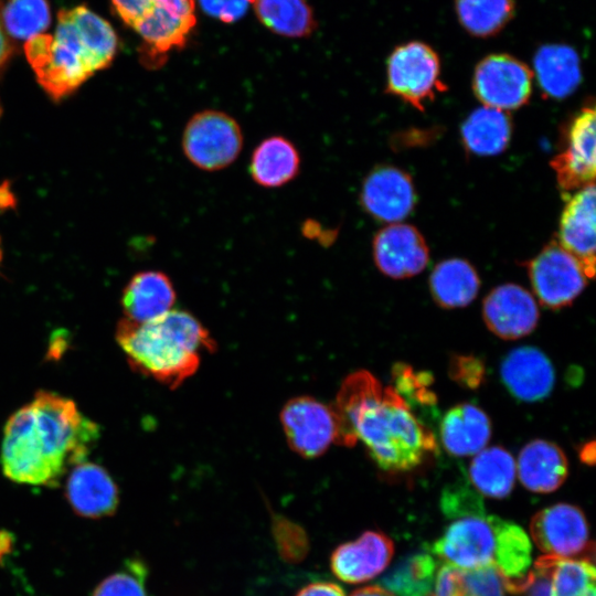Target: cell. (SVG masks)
Segmentation results:
<instances>
[{
  "label": "cell",
  "instance_id": "7402d4cb",
  "mask_svg": "<svg viewBox=\"0 0 596 596\" xmlns=\"http://www.w3.org/2000/svg\"><path fill=\"white\" fill-rule=\"evenodd\" d=\"M517 471L521 483L530 491L549 493L565 481L568 462L555 443L535 439L520 451Z\"/></svg>",
  "mask_w": 596,
  "mask_h": 596
},
{
  "label": "cell",
  "instance_id": "603a6c76",
  "mask_svg": "<svg viewBox=\"0 0 596 596\" xmlns=\"http://www.w3.org/2000/svg\"><path fill=\"white\" fill-rule=\"evenodd\" d=\"M301 158L295 143L281 135L264 138L249 159L252 180L265 189L281 188L297 178Z\"/></svg>",
  "mask_w": 596,
  "mask_h": 596
},
{
  "label": "cell",
  "instance_id": "d6a6232c",
  "mask_svg": "<svg viewBox=\"0 0 596 596\" xmlns=\"http://www.w3.org/2000/svg\"><path fill=\"white\" fill-rule=\"evenodd\" d=\"M436 563L428 555L412 557L387 579L402 596H426L432 589Z\"/></svg>",
  "mask_w": 596,
  "mask_h": 596
},
{
  "label": "cell",
  "instance_id": "60d3db41",
  "mask_svg": "<svg viewBox=\"0 0 596 596\" xmlns=\"http://www.w3.org/2000/svg\"><path fill=\"white\" fill-rule=\"evenodd\" d=\"M534 577L529 596H550V566L544 555L534 562Z\"/></svg>",
  "mask_w": 596,
  "mask_h": 596
},
{
  "label": "cell",
  "instance_id": "44dd1931",
  "mask_svg": "<svg viewBox=\"0 0 596 596\" xmlns=\"http://www.w3.org/2000/svg\"><path fill=\"white\" fill-rule=\"evenodd\" d=\"M175 290L169 276L159 270L136 274L123 291L125 319L147 322L173 309Z\"/></svg>",
  "mask_w": 596,
  "mask_h": 596
},
{
  "label": "cell",
  "instance_id": "d4e9b609",
  "mask_svg": "<svg viewBox=\"0 0 596 596\" xmlns=\"http://www.w3.org/2000/svg\"><path fill=\"white\" fill-rule=\"evenodd\" d=\"M491 423L488 415L470 403L451 407L440 423V438L446 450L454 456L478 454L488 444Z\"/></svg>",
  "mask_w": 596,
  "mask_h": 596
},
{
  "label": "cell",
  "instance_id": "d590c367",
  "mask_svg": "<svg viewBox=\"0 0 596 596\" xmlns=\"http://www.w3.org/2000/svg\"><path fill=\"white\" fill-rule=\"evenodd\" d=\"M394 379L396 392L405 400H414L421 404H435L436 395L428 390L432 377L427 373H415L404 364L395 365Z\"/></svg>",
  "mask_w": 596,
  "mask_h": 596
},
{
  "label": "cell",
  "instance_id": "5b68a950",
  "mask_svg": "<svg viewBox=\"0 0 596 596\" xmlns=\"http://www.w3.org/2000/svg\"><path fill=\"white\" fill-rule=\"evenodd\" d=\"M439 560L462 571L492 567L508 581V592L521 593L531 585L532 546L524 530L481 511L458 517L432 544Z\"/></svg>",
  "mask_w": 596,
  "mask_h": 596
},
{
  "label": "cell",
  "instance_id": "ffe728a7",
  "mask_svg": "<svg viewBox=\"0 0 596 596\" xmlns=\"http://www.w3.org/2000/svg\"><path fill=\"white\" fill-rule=\"evenodd\" d=\"M508 391L523 402H536L550 395L555 373L547 356L534 347L510 351L500 368Z\"/></svg>",
  "mask_w": 596,
  "mask_h": 596
},
{
  "label": "cell",
  "instance_id": "7a4b0ae2",
  "mask_svg": "<svg viewBox=\"0 0 596 596\" xmlns=\"http://www.w3.org/2000/svg\"><path fill=\"white\" fill-rule=\"evenodd\" d=\"M336 444L363 443L375 464L386 471L417 467L435 449L434 435L414 416L394 387H383L369 371L342 382L334 404Z\"/></svg>",
  "mask_w": 596,
  "mask_h": 596
},
{
  "label": "cell",
  "instance_id": "9c48e42d",
  "mask_svg": "<svg viewBox=\"0 0 596 596\" xmlns=\"http://www.w3.org/2000/svg\"><path fill=\"white\" fill-rule=\"evenodd\" d=\"M533 73L513 55L494 53L478 62L472 75V91L483 106L502 111L525 105L532 94Z\"/></svg>",
  "mask_w": 596,
  "mask_h": 596
},
{
  "label": "cell",
  "instance_id": "f1b7e54d",
  "mask_svg": "<svg viewBox=\"0 0 596 596\" xmlns=\"http://www.w3.org/2000/svg\"><path fill=\"white\" fill-rule=\"evenodd\" d=\"M252 4L258 20L279 35L304 38L315 30L313 12L307 0H253Z\"/></svg>",
  "mask_w": 596,
  "mask_h": 596
},
{
  "label": "cell",
  "instance_id": "b9f144b4",
  "mask_svg": "<svg viewBox=\"0 0 596 596\" xmlns=\"http://www.w3.org/2000/svg\"><path fill=\"white\" fill-rule=\"evenodd\" d=\"M295 596H345V594L338 584L319 581L304 586Z\"/></svg>",
  "mask_w": 596,
  "mask_h": 596
},
{
  "label": "cell",
  "instance_id": "cb8c5ba5",
  "mask_svg": "<svg viewBox=\"0 0 596 596\" xmlns=\"http://www.w3.org/2000/svg\"><path fill=\"white\" fill-rule=\"evenodd\" d=\"M533 66L536 82L546 97L565 98L581 83L578 53L567 44L550 43L540 46L534 54Z\"/></svg>",
  "mask_w": 596,
  "mask_h": 596
},
{
  "label": "cell",
  "instance_id": "ab89813d",
  "mask_svg": "<svg viewBox=\"0 0 596 596\" xmlns=\"http://www.w3.org/2000/svg\"><path fill=\"white\" fill-rule=\"evenodd\" d=\"M201 9L209 15L226 23L240 20L253 0H198Z\"/></svg>",
  "mask_w": 596,
  "mask_h": 596
},
{
  "label": "cell",
  "instance_id": "7dc6e473",
  "mask_svg": "<svg viewBox=\"0 0 596 596\" xmlns=\"http://www.w3.org/2000/svg\"><path fill=\"white\" fill-rule=\"evenodd\" d=\"M1 257H2V252H1V247H0V262H1Z\"/></svg>",
  "mask_w": 596,
  "mask_h": 596
},
{
  "label": "cell",
  "instance_id": "4fadbf2b",
  "mask_svg": "<svg viewBox=\"0 0 596 596\" xmlns=\"http://www.w3.org/2000/svg\"><path fill=\"white\" fill-rule=\"evenodd\" d=\"M558 187L564 192L581 190L595 180V108L584 106L564 131L562 150L552 159Z\"/></svg>",
  "mask_w": 596,
  "mask_h": 596
},
{
  "label": "cell",
  "instance_id": "3957f363",
  "mask_svg": "<svg viewBox=\"0 0 596 596\" xmlns=\"http://www.w3.org/2000/svg\"><path fill=\"white\" fill-rule=\"evenodd\" d=\"M116 51L111 25L83 6L60 11L54 34L34 35L24 45L38 82L55 99L108 66Z\"/></svg>",
  "mask_w": 596,
  "mask_h": 596
},
{
  "label": "cell",
  "instance_id": "7c38bea8",
  "mask_svg": "<svg viewBox=\"0 0 596 596\" xmlns=\"http://www.w3.org/2000/svg\"><path fill=\"white\" fill-rule=\"evenodd\" d=\"M530 532L543 555L581 558L593 553L585 515L573 504L557 503L540 510L531 520Z\"/></svg>",
  "mask_w": 596,
  "mask_h": 596
},
{
  "label": "cell",
  "instance_id": "30bf717a",
  "mask_svg": "<svg viewBox=\"0 0 596 596\" xmlns=\"http://www.w3.org/2000/svg\"><path fill=\"white\" fill-rule=\"evenodd\" d=\"M526 268L534 295L549 309L571 305L587 283L579 262L556 241L545 245Z\"/></svg>",
  "mask_w": 596,
  "mask_h": 596
},
{
  "label": "cell",
  "instance_id": "f6af8a7d",
  "mask_svg": "<svg viewBox=\"0 0 596 596\" xmlns=\"http://www.w3.org/2000/svg\"><path fill=\"white\" fill-rule=\"evenodd\" d=\"M10 46L0 26V65L8 58Z\"/></svg>",
  "mask_w": 596,
  "mask_h": 596
},
{
  "label": "cell",
  "instance_id": "74e56055",
  "mask_svg": "<svg viewBox=\"0 0 596 596\" xmlns=\"http://www.w3.org/2000/svg\"><path fill=\"white\" fill-rule=\"evenodd\" d=\"M449 374L457 383L469 389H476L482 382L485 365L476 356L456 355L450 361Z\"/></svg>",
  "mask_w": 596,
  "mask_h": 596
},
{
  "label": "cell",
  "instance_id": "e0dca14e",
  "mask_svg": "<svg viewBox=\"0 0 596 596\" xmlns=\"http://www.w3.org/2000/svg\"><path fill=\"white\" fill-rule=\"evenodd\" d=\"M394 543L380 531H365L354 541L338 545L330 556L332 573L341 581L358 584L377 576L390 564Z\"/></svg>",
  "mask_w": 596,
  "mask_h": 596
},
{
  "label": "cell",
  "instance_id": "2e32d148",
  "mask_svg": "<svg viewBox=\"0 0 596 596\" xmlns=\"http://www.w3.org/2000/svg\"><path fill=\"white\" fill-rule=\"evenodd\" d=\"M482 317L488 329L501 339L514 340L531 333L539 321L533 296L515 284L493 288L485 298Z\"/></svg>",
  "mask_w": 596,
  "mask_h": 596
},
{
  "label": "cell",
  "instance_id": "f546056e",
  "mask_svg": "<svg viewBox=\"0 0 596 596\" xmlns=\"http://www.w3.org/2000/svg\"><path fill=\"white\" fill-rule=\"evenodd\" d=\"M515 6V0H455L459 24L481 39L500 33L514 17Z\"/></svg>",
  "mask_w": 596,
  "mask_h": 596
},
{
  "label": "cell",
  "instance_id": "8992f818",
  "mask_svg": "<svg viewBox=\"0 0 596 596\" xmlns=\"http://www.w3.org/2000/svg\"><path fill=\"white\" fill-rule=\"evenodd\" d=\"M196 0H111L120 19L141 39L146 66H161L169 52L182 49L195 26Z\"/></svg>",
  "mask_w": 596,
  "mask_h": 596
},
{
  "label": "cell",
  "instance_id": "52a82bcc",
  "mask_svg": "<svg viewBox=\"0 0 596 596\" xmlns=\"http://www.w3.org/2000/svg\"><path fill=\"white\" fill-rule=\"evenodd\" d=\"M244 136L238 121L219 109H203L187 121L181 148L195 168L214 172L230 167L240 156Z\"/></svg>",
  "mask_w": 596,
  "mask_h": 596
},
{
  "label": "cell",
  "instance_id": "83f0119b",
  "mask_svg": "<svg viewBox=\"0 0 596 596\" xmlns=\"http://www.w3.org/2000/svg\"><path fill=\"white\" fill-rule=\"evenodd\" d=\"M515 475L517 466L512 455L500 446L480 450L469 467V478L473 487L483 496L493 499L510 494Z\"/></svg>",
  "mask_w": 596,
  "mask_h": 596
},
{
  "label": "cell",
  "instance_id": "d6986e66",
  "mask_svg": "<svg viewBox=\"0 0 596 596\" xmlns=\"http://www.w3.org/2000/svg\"><path fill=\"white\" fill-rule=\"evenodd\" d=\"M65 490L72 509L84 518L109 517L119 503L118 487L107 470L86 460L71 469Z\"/></svg>",
  "mask_w": 596,
  "mask_h": 596
},
{
  "label": "cell",
  "instance_id": "8fae6325",
  "mask_svg": "<svg viewBox=\"0 0 596 596\" xmlns=\"http://www.w3.org/2000/svg\"><path fill=\"white\" fill-rule=\"evenodd\" d=\"M280 423L289 447L301 457H319L336 443L337 422L332 406L315 397L289 400L281 408Z\"/></svg>",
  "mask_w": 596,
  "mask_h": 596
},
{
  "label": "cell",
  "instance_id": "8d00e7d4",
  "mask_svg": "<svg viewBox=\"0 0 596 596\" xmlns=\"http://www.w3.org/2000/svg\"><path fill=\"white\" fill-rule=\"evenodd\" d=\"M464 577L467 596H504L508 590V581L492 567L464 571Z\"/></svg>",
  "mask_w": 596,
  "mask_h": 596
},
{
  "label": "cell",
  "instance_id": "484cf974",
  "mask_svg": "<svg viewBox=\"0 0 596 596\" xmlns=\"http://www.w3.org/2000/svg\"><path fill=\"white\" fill-rule=\"evenodd\" d=\"M480 279L467 260L450 258L438 263L429 277V290L435 302L454 309L468 306L477 296Z\"/></svg>",
  "mask_w": 596,
  "mask_h": 596
},
{
  "label": "cell",
  "instance_id": "836d02e7",
  "mask_svg": "<svg viewBox=\"0 0 596 596\" xmlns=\"http://www.w3.org/2000/svg\"><path fill=\"white\" fill-rule=\"evenodd\" d=\"M147 566L139 558L126 561L123 568L103 579L92 596H148Z\"/></svg>",
  "mask_w": 596,
  "mask_h": 596
},
{
  "label": "cell",
  "instance_id": "bcb514c9",
  "mask_svg": "<svg viewBox=\"0 0 596 596\" xmlns=\"http://www.w3.org/2000/svg\"><path fill=\"white\" fill-rule=\"evenodd\" d=\"M11 536L7 533H0V555L10 550Z\"/></svg>",
  "mask_w": 596,
  "mask_h": 596
},
{
  "label": "cell",
  "instance_id": "e575fe53",
  "mask_svg": "<svg viewBox=\"0 0 596 596\" xmlns=\"http://www.w3.org/2000/svg\"><path fill=\"white\" fill-rule=\"evenodd\" d=\"M272 533L278 554L284 561L299 563L307 556L309 539L301 525L272 512Z\"/></svg>",
  "mask_w": 596,
  "mask_h": 596
},
{
  "label": "cell",
  "instance_id": "4316f807",
  "mask_svg": "<svg viewBox=\"0 0 596 596\" xmlns=\"http://www.w3.org/2000/svg\"><path fill=\"white\" fill-rule=\"evenodd\" d=\"M512 124L507 111L480 107L461 126V140L466 150L477 156L501 153L511 139Z\"/></svg>",
  "mask_w": 596,
  "mask_h": 596
},
{
  "label": "cell",
  "instance_id": "4dcf8cb0",
  "mask_svg": "<svg viewBox=\"0 0 596 596\" xmlns=\"http://www.w3.org/2000/svg\"><path fill=\"white\" fill-rule=\"evenodd\" d=\"M544 556L550 566V596H596L593 561Z\"/></svg>",
  "mask_w": 596,
  "mask_h": 596
},
{
  "label": "cell",
  "instance_id": "9a60e30c",
  "mask_svg": "<svg viewBox=\"0 0 596 596\" xmlns=\"http://www.w3.org/2000/svg\"><path fill=\"white\" fill-rule=\"evenodd\" d=\"M372 253L379 270L395 279L419 274L429 260V249L421 232L402 223L381 228L374 235Z\"/></svg>",
  "mask_w": 596,
  "mask_h": 596
},
{
  "label": "cell",
  "instance_id": "ba28073f",
  "mask_svg": "<svg viewBox=\"0 0 596 596\" xmlns=\"http://www.w3.org/2000/svg\"><path fill=\"white\" fill-rule=\"evenodd\" d=\"M437 52L422 41H408L393 49L386 61V92L423 111L424 104L446 91L440 79Z\"/></svg>",
  "mask_w": 596,
  "mask_h": 596
},
{
  "label": "cell",
  "instance_id": "6da1fadb",
  "mask_svg": "<svg viewBox=\"0 0 596 596\" xmlns=\"http://www.w3.org/2000/svg\"><path fill=\"white\" fill-rule=\"evenodd\" d=\"M98 437V425L74 401L40 391L4 425L2 471L18 483L54 486L66 470L86 460Z\"/></svg>",
  "mask_w": 596,
  "mask_h": 596
},
{
  "label": "cell",
  "instance_id": "c3c4849f",
  "mask_svg": "<svg viewBox=\"0 0 596 596\" xmlns=\"http://www.w3.org/2000/svg\"><path fill=\"white\" fill-rule=\"evenodd\" d=\"M0 114H1V105H0Z\"/></svg>",
  "mask_w": 596,
  "mask_h": 596
},
{
  "label": "cell",
  "instance_id": "ac0fdd59",
  "mask_svg": "<svg viewBox=\"0 0 596 596\" xmlns=\"http://www.w3.org/2000/svg\"><path fill=\"white\" fill-rule=\"evenodd\" d=\"M558 244L582 265L587 278L595 274V185L576 191L565 205L558 230Z\"/></svg>",
  "mask_w": 596,
  "mask_h": 596
},
{
  "label": "cell",
  "instance_id": "5bb4252c",
  "mask_svg": "<svg viewBox=\"0 0 596 596\" xmlns=\"http://www.w3.org/2000/svg\"><path fill=\"white\" fill-rule=\"evenodd\" d=\"M359 198L361 206L370 216L389 224L404 220L416 203L409 174L389 164L377 166L368 173Z\"/></svg>",
  "mask_w": 596,
  "mask_h": 596
},
{
  "label": "cell",
  "instance_id": "277c9868",
  "mask_svg": "<svg viewBox=\"0 0 596 596\" xmlns=\"http://www.w3.org/2000/svg\"><path fill=\"white\" fill-rule=\"evenodd\" d=\"M116 340L138 373L174 389L193 375L202 354L215 349L207 329L191 313L172 309L147 321L123 319Z\"/></svg>",
  "mask_w": 596,
  "mask_h": 596
},
{
  "label": "cell",
  "instance_id": "1f68e13d",
  "mask_svg": "<svg viewBox=\"0 0 596 596\" xmlns=\"http://www.w3.org/2000/svg\"><path fill=\"white\" fill-rule=\"evenodd\" d=\"M3 21L13 38L29 40L49 26V3L46 0H9L3 10Z\"/></svg>",
  "mask_w": 596,
  "mask_h": 596
},
{
  "label": "cell",
  "instance_id": "7bdbcfd3",
  "mask_svg": "<svg viewBox=\"0 0 596 596\" xmlns=\"http://www.w3.org/2000/svg\"><path fill=\"white\" fill-rule=\"evenodd\" d=\"M350 596H397L393 590L377 585L365 586L352 592Z\"/></svg>",
  "mask_w": 596,
  "mask_h": 596
},
{
  "label": "cell",
  "instance_id": "f35d334b",
  "mask_svg": "<svg viewBox=\"0 0 596 596\" xmlns=\"http://www.w3.org/2000/svg\"><path fill=\"white\" fill-rule=\"evenodd\" d=\"M432 587L426 596H467L464 571L447 563L437 571Z\"/></svg>",
  "mask_w": 596,
  "mask_h": 596
},
{
  "label": "cell",
  "instance_id": "ee69618b",
  "mask_svg": "<svg viewBox=\"0 0 596 596\" xmlns=\"http://www.w3.org/2000/svg\"><path fill=\"white\" fill-rule=\"evenodd\" d=\"M579 458L584 464L593 465L595 462V443L585 444L579 450Z\"/></svg>",
  "mask_w": 596,
  "mask_h": 596
}]
</instances>
